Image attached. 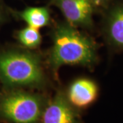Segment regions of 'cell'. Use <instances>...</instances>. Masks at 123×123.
<instances>
[{
	"label": "cell",
	"instance_id": "9",
	"mask_svg": "<svg viewBox=\"0 0 123 123\" xmlns=\"http://www.w3.org/2000/svg\"><path fill=\"white\" fill-rule=\"evenodd\" d=\"M17 38L21 44L30 49L37 48L42 42V36L38 30L28 25L18 31Z\"/></svg>",
	"mask_w": 123,
	"mask_h": 123
},
{
	"label": "cell",
	"instance_id": "1",
	"mask_svg": "<svg viewBox=\"0 0 123 123\" xmlns=\"http://www.w3.org/2000/svg\"><path fill=\"white\" fill-rule=\"evenodd\" d=\"M48 64L56 73L64 65L91 67L98 61V44L68 22L58 23L52 32Z\"/></svg>",
	"mask_w": 123,
	"mask_h": 123
},
{
	"label": "cell",
	"instance_id": "8",
	"mask_svg": "<svg viewBox=\"0 0 123 123\" xmlns=\"http://www.w3.org/2000/svg\"><path fill=\"white\" fill-rule=\"evenodd\" d=\"M19 16L28 26L38 30L48 25L50 22V15L48 9L44 7L27 8L21 12Z\"/></svg>",
	"mask_w": 123,
	"mask_h": 123
},
{
	"label": "cell",
	"instance_id": "10",
	"mask_svg": "<svg viewBox=\"0 0 123 123\" xmlns=\"http://www.w3.org/2000/svg\"><path fill=\"white\" fill-rule=\"evenodd\" d=\"M107 0H92V3L94 6H101L105 4Z\"/></svg>",
	"mask_w": 123,
	"mask_h": 123
},
{
	"label": "cell",
	"instance_id": "4",
	"mask_svg": "<svg viewBox=\"0 0 123 123\" xmlns=\"http://www.w3.org/2000/svg\"><path fill=\"white\" fill-rule=\"evenodd\" d=\"M40 121V123H80V117L66 95L58 92L46 104Z\"/></svg>",
	"mask_w": 123,
	"mask_h": 123
},
{
	"label": "cell",
	"instance_id": "6",
	"mask_svg": "<svg viewBox=\"0 0 123 123\" xmlns=\"http://www.w3.org/2000/svg\"><path fill=\"white\" fill-rule=\"evenodd\" d=\"M103 34L111 48L123 51V3L116 5L107 14L103 25Z\"/></svg>",
	"mask_w": 123,
	"mask_h": 123
},
{
	"label": "cell",
	"instance_id": "2",
	"mask_svg": "<svg viewBox=\"0 0 123 123\" xmlns=\"http://www.w3.org/2000/svg\"><path fill=\"white\" fill-rule=\"evenodd\" d=\"M0 78L9 87L42 88L46 83L40 57L27 51L0 53Z\"/></svg>",
	"mask_w": 123,
	"mask_h": 123
},
{
	"label": "cell",
	"instance_id": "5",
	"mask_svg": "<svg viewBox=\"0 0 123 123\" xmlns=\"http://www.w3.org/2000/svg\"><path fill=\"white\" fill-rule=\"evenodd\" d=\"M66 22L76 27H91L94 5L92 0H54Z\"/></svg>",
	"mask_w": 123,
	"mask_h": 123
},
{
	"label": "cell",
	"instance_id": "3",
	"mask_svg": "<svg viewBox=\"0 0 123 123\" xmlns=\"http://www.w3.org/2000/svg\"><path fill=\"white\" fill-rule=\"evenodd\" d=\"M46 104L41 95L12 91L0 98V118L11 123H37Z\"/></svg>",
	"mask_w": 123,
	"mask_h": 123
},
{
	"label": "cell",
	"instance_id": "7",
	"mask_svg": "<svg viewBox=\"0 0 123 123\" xmlns=\"http://www.w3.org/2000/svg\"><path fill=\"white\" fill-rule=\"evenodd\" d=\"M98 94L97 84L88 79H78L70 84L67 98L75 107L84 108L96 101Z\"/></svg>",
	"mask_w": 123,
	"mask_h": 123
}]
</instances>
